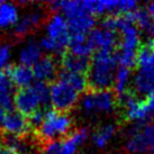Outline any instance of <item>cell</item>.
Segmentation results:
<instances>
[{"label":"cell","mask_w":154,"mask_h":154,"mask_svg":"<svg viewBox=\"0 0 154 154\" xmlns=\"http://www.w3.org/2000/svg\"><path fill=\"white\" fill-rule=\"evenodd\" d=\"M117 65V55L114 52H97L91 59L87 74L89 89L109 90V88L114 87Z\"/></svg>","instance_id":"cell-1"},{"label":"cell","mask_w":154,"mask_h":154,"mask_svg":"<svg viewBox=\"0 0 154 154\" xmlns=\"http://www.w3.org/2000/svg\"><path fill=\"white\" fill-rule=\"evenodd\" d=\"M45 23L46 35L39 43L42 50L63 55L70 41V28L66 19L59 13H52Z\"/></svg>","instance_id":"cell-2"},{"label":"cell","mask_w":154,"mask_h":154,"mask_svg":"<svg viewBox=\"0 0 154 154\" xmlns=\"http://www.w3.org/2000/svg\"><path fill=\"white\" fill-rule=\"evenodd\" d=\"M51 101L50 87L43 82H36L25 89H19L14 96V106L24 116H30L39 110V106H47Z\"/></svg>","instance_id":"cell-3"},{"label":"cell","mask_w":154,"mask_h":154,"mask_svg":"<svg viewBox=\"0 0 154 154\" xmlns=\"http://www.w3.org/2000/svg\"><path fill=\"white\" fill-rule=\"evenodd\" d=\"M72 118L68 112L57 111L54 108L45 111L43 123L36 129V134L43 144L57 141V138L70 135L72 129Z\"/></svg>","instance_id":"cell-4"},{"label":"cell","mask_w":154,"mask_h":154,"mask_svg":"<svg viewBox=\"0 0 154 154\" xmlns=\"http://www.w3.org/2000/svg\"><path fill=\"white\" fill-rule=\"evenodd\" d=\"M81 106L88 115L108 114L117 106V96L111 90H88L83 94Z\"/></svg>","instance_id":"cell-5"},{"label":"cell","mask_w":154,"mask_h":154,"mask_svg":"<svg viewBox=\"0 0 154 154\" xmlns=\"http://www.w3.org/2000/svg\"><path fill=\"white\" fill-rule=\"evenodd\" d=\"M80 92L62 79H57L50 87L51 103L57 111L66 112L79 101Z\"/></svg>","instance_id":"cell-6"},{"label":"cell","mask_w":154,"mask_h":154,"mask_svg":"<svg viewBox=\"0 0 154 154\" xmlns=\"http://www.w3.org/2000/svg\"><path fill=\"white\" fill-rule=\"evenodd\" d=\"M89 132L87 128H79L71 132L70 135L62 141L45 143L43 146L44 154H77L79 146H81L88 138Z\"/></svg>","instance_id":"cell-7"},{"label":"cell","mask_w":154,"mask_h":154,"mask_svg":"<svg viewBox=\"0 0 154 154\" xmlns=\"http://www.w3.org/2000/svg\"><path fill=\"white\" fill-rule=\"evenodd\" d=\"M118 100L120 101L122 106L124 107V115L127 120L137 122V124H138V123H146V120L149 119L151 112L147 108L146 101L141 99L134 92L128 91L123 97H120Z\"/></svg>","instance_id":"cell-8"},{"label":"cell","mask_w":154,"mask_h":154,"mask_svg":"<svg viewBox=\"0 0 154 154\" xmlns=\"http://www.w3.org/2000/svg\"><path fill=\"white\" fill-rule=\"evenodd\" d=\"M88 39H89L91 46L94 47V50H97L98 52H114L119 43L115 32L108 30L103 27L94 28L88 34Z\"/></svg>","instance_id":"cell-9"},{"label":"cell","mask_w":154,"mask_h":154,"mask_svg":"<svg viewBox=\"0 0 154 154\" xmlns=\"http://www.w3.org/2000/svg\"><path fill=\"white\" fill-rule=\"evenodd\" d=\"M1 127L4 128L5 134L15 137H22L28 134L30 125L27 117L18 111L10 110L7 112L4 122L1 123Z\"/></svg>","instance_id":"cell-10"},{"label":"cell","mask_w":154,"mask_h":154,"mask_svg":"<svg viewBox=\"0 0 154 154\" xmlns=\"http://www.w3.org/2000/svg\"><path fill=\"white\" fill-rule=\"evenodd\" d=\"M32 69L37 82L47 85L48 82L54 81L56 77H59V66L56 60L52 55L42 56Z\"/></svg>","instance_id":"cell-11"},{"label":"cell","mask_w":154,"mask_h":154,"mask_svg":"<svg viewBox=\"0 0 154 154\" xmlns=\"http://www.w3.org/2000/svg\"><path fill=\"white\" fill-rule=\"evenodd\" d=\"M5 73L8 75L14 86H16L19 89H25L30 87L35 79L33 69L22 64L8 65L5 69Z\"/></svg>","instance_id":"cell-12"},{"label":"cell","mask_w":154,"mask_h":154,"mask_svg":"<svg viewBox=\"0 0 154 154\" xmlns=\"http://www.w3.org/2000/svg\"><path fill=\"white\" fill-rule=\"evenodd\" d=\"M43 22H46V18H44V14L41 10H34L25 15L20 20H18L15 26L14 34L18 38H23L37 29Z\"/></svg>","instance_id":"cell-13"},{"label":"cell","mask_w":154,"mask_h":154,"mask_svg":"<svg viewBox=\"0 0 154 154\" xmlns=\"http://www.w3.org/2000/svg\"><path fill=\"white\" fill-rule=\"evenodd\" d=\"M142 124L143 123H138L127 132L125 144L127 152L131 154H143L149 152V145L142 129Z\"/></svg>","instance_id":"cell-14"},{"label":"cell","mask_w":154,"mask_h":154,"mask_svg":"<svg viewBox=\"0 0 154 154\" xmlns=\"http://www.w3.org/2000/svg\"><path fill=\"white\" fill-rule=\"evenodd\" d=\"M90 57L75 55L71 52H65L61 57V64L63 69L62 71L70 73H79L87 75V72L90 68Z\"/></svg>","instance_id":"cell-15"},{"label":"cell","mask_w":154,"mask_h":154,"mask_svg":"<svg viewBox=\"0 0 154 154\" xmlns=\"http://www.w3.org/2000/svg\"><path fill=\"white\" fill-rule=\"evenodd\" d=\"M154 89V69L140 68L134 77V90L136 96H149Z\"/></svg>","instance_id":"cell-16"},{"label":"cell","mask_w":154,"mask_h":154,"mask_svg":"<svg viewBox=\"0 0 154 154\" xmlns=\"http://www.w3.org/2000/svg\"><path fill=\"white\" fill-rule=\"evenodd\" d=\"M42 57V47L39 43L30 39L22 47L19 52V62L25 66H34V64Z\"/></svg>","instance_id":"cell-17"},{"label":"cell","mask_w":154,"mask_h":154,"mask_svg":"<svg viewBox=\"0 0 154 154\" xmlns=\"http://www.w3.org/2000/svg\"><path fill=\"white\" fill-rule=\"evenodd\" d=\"M69 48L72 54L83 57H90L94 51L91 46L88 35L83 34H70V41H69Z\"/></svg>","instance_id":"cell-18"},{"label":"cell","mask_w":154,"mask_h":154,"mask_svg":"<svg viewBox=\"0 0 154 154\" xmlns=\"http://www.w3.org/2000/svg\"><path fill=\"white\" fill-rule=\"evenodd\" d=\"M129 17V19L134 23L136 27H140L142 30L151 35L152 37L154 36V20L151 18L150 14L147 9L137 8L132 13L126 14Z\"/></svg>","instance_id":"cell-19"},{"label":"cell","mask_w":154,"mask_h":154,"mask_svg":"<svg viewBox=\"0 0 154 154\" xmlns=\"http://www.w3.org/2000/svg\"><path fill=\"white\" fill-rule=\"evenodd\" d=\"M13 83L5 72H0V107L6 110H13L14 107V94Z\"/></svg>","instance_id":"cell-20"},{"label":"cell","mask_w":154,"mask_h":154,"mask_svg":"<svg viewBox=\"0 0 154 154\" xmlns=\"http://www.w3.org/2000/svg\"><path fill=\"white\" fill-rule=\"evenodd\" d=\"M129 81H131V70L119 66L116 72L115 82H114V92L118 98L123 97L129 91Z\"/></svg>","instance_id":"cell-21"},{"label":"cell","mask_w":154,"mask_h":154,"mask_svg":"<svg viewBox=\"0 0 154 154\" xmlns=\"http://www.w3.org/2000/svg\"><path fill=\"white\" fill-rule=\"evenodd\" d=\"M116 125L114 124H106L98 128L92 135V142L96 147L103 149L110 142V140L116 134Z\"/></svg>","instance_id":"cell-22"},{"label":"cell","mask_w":154,"mask_h":154,"mask_svg":"<svg viewBox=\"0 0 154 154\" xmlns=\"http://www.w3.org/2000/svg\"><path fill=\"white\" fill-rule=\"evenodd\" d=\"M18 23V9L14 4L4 2L0 6V28Z\"/></svg>","instance_id":"cell-23"},{"label":"cell","mask_w":154,"mask_h":154,"mask_svg":"<svg viewBox=\"0 0 154 154\" xmlns=\"http://www.w3.org/2000/svg\"><path fill=\"white\" fill-rule=\"evenodd\" d=\"M59 78L68 82L70 86L82 94L88 88V79L86 74H79V73H70L65 71H61L59 73Z\"/></svg>","instance_id":"cell-24"},{"label":"cell","mask_w":154,"mask_h":154,"mask_svg":"<svg viewBox=\"0 0 154 154\" xmlns=\"http://www.w3.org/2000/svg\"><path fill=\"white\" fill-rule=\"evenodd\" d=\"M137 64L140 68L154 69V50L149 45L142 46L137 53Z\"/></svg>","instance_id":"cell-25"},{"label":"cell","mask_w":154,"mask_h":154,"mask_svg":"<svg viewBox=\"0 0 154 154\" xmlns=\"http://www.w3.org/2000/svg\"><path fill=\"white\" fill-rule=\"evenodd\" d=\"M142 129H143L144 136H145L147 145H149V151L154 154V122L143 123Z\"/></svg>","instance_id":"cell-26"},{"label":"cell","mask_w":154,"mask_h":154,"mask_svg":"<svg viewBox=\"0 0 154 154\" xmlns=\"http://www.w3.org/2000/svg\"><path fill=\"white\" fill-rule=\"evenodd\" d=\"M44 116H45V112L42 111L41 109L37 111H35L34 114H32L30 116L27 117V119L29 122V125H30V128L33 127V128H38L41 124L43 123V119H44Z\"/></svg>","instance_id":"cell-27"},{"label":"cell","mask_w":154,"mask_h":154,"mask_svg":"<svg viewBox=\"0 0 154 154\" xmlns=\"http://www.w3.org/2000/svg\"><path fill=\"white\" fill-rule=\"evenodd\" d=\"M10 57V48L7 45H0V72L8 66V61Z\"/></svg>","instance_id":"cell-28"},{"label":"cell","mask_w":154,"mask_h":154,"mask_svg":"<svg viewBox=\"0 0 154 154\" xmlns=\"http://www.w3.org/2000/svg\"><path fill=\"white\" fill-rule=\"evenodd\" d=\"M146 105H147V108L150 110L151 114H154V89L151 91V94L147 96L146 98Z\"/></svg>","instance_id":"cell-29"},{"label":"cell","mask_w":154,"mask_h":154,"mask_svg":"<svg viewBox=\"0 0 154 154\" xmlns=\"http://www.w3.org/2000/svg\"><path fill=\"white\" fill-rule=\"evenodd\" d=\"M0 154H18L16 151L7 145H0Z\"/></svg>","instance_id":"cell-30"},{"label":"cell","mask_w":154,"mask_h":154,"mask_svg":"<svg viewBox=\"0 0 154 154\" xmlns=\"http://www.w3.org/2000/svg\"><path fill=\"white\" fill-rule=\"evenodd\" d=\"M7 112H8V110H6L5 108L0 107V125H1L2 122H4L5 117H6V115H7Z\"/></svg>","instance_id":"cell-31"},{"label":"cell","mask_w":154,"mask_h":154,"mask_svg":"<svg viewBox=\"0 0 154 154\" xmlns=\"http://www.w3.org/2000/svg\"><path fill=\"white\" fill-rule=\"evenodd\" d=\"M147 11H149V14H150L151 18L154 20V1L149 5V7H147Z\"/></svg>","instance_id":"cell-32"},{"label":"cell","mask_w":154,"mask_h":154,"mask_svg":"<svg viewBox=\"0 0 154 154\" xmlns=\"http://www.w3.org/2000/svg\"><path fill=\"white\" fill-rule=\"evenodd\" d=\"M149 46L151 47V48H153L154 50V36L151 38V41H150V43H149Z\"/></svg>","instance_id":"cell-33"},{"label":"cell","mask_w":154,"mask_h":154,"mask_svg":"<svg viewBox=\"0 0 154 154\" xmlns=\"http://www.w3.org/2000/svg\"><path fill=\"white\" fill-rule=\"evenodd\" d=\"M2 4H4V2H2V1H0V6H1Z\"/></svg>","instance_id":"cell-34"}]
</instances>
